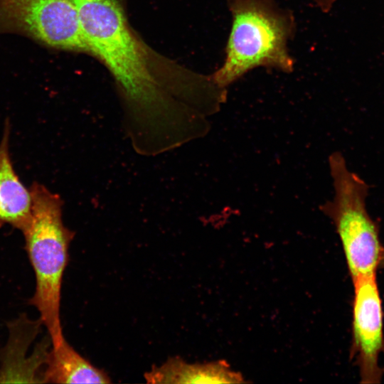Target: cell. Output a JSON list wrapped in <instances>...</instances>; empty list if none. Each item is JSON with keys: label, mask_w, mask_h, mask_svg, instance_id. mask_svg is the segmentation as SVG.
<instances>
[{"label": "cell", "mask_w": 384, "mask_h": 384, "mask_svg": "<svg viewBox=\"0 0 384 384\" xmlns=\"http://www.w3.org/2000/svg\"><path fill=\"white\" fill-rule=\"evenodd\" d=\"M90 53L112 73L122 99L127 132L151 135L180 118L181 85L156 70L151 54L127 19L122 0H70Z\"/></svg>", "instance_id": "cell-1"}, {"label": "cell", "mask_w": 384, "mask_h": 384, "mask_svg": "<svg viewBox=\"0 0 384 384\" xmlns=\"http://www.w3.org/2000/svg\"><path fill=\"white\" fill-rule=\"evenodd\" d=\"M232 24L222 65L211 75L227 89L259 67L284 73L294 70L287 44L294 36L296 21L291 10L277 0H228Z\"/></svg>", "instance_id": "cell-2"}, {"label": "cell", "mask_w": 384, "mask_h": 384, "mask_svg": "<svg viewBox=\"0 0 384 384\" xmlns=\"http://www.w3.org/2000/svg\"><path fill=\"white\" fill-rule=\"evenodd\" d=\"M30 191L31 216L22 231L36 277L29 303L38 311L52 346H57L65 338L60 314L61 287L75 233L63 223V203L58 194L37 182Z\"/></svg>", "instance_id": "cell-3"}, {"label": "cell", "mask_w": 384, "mask_h": 384, "mask_svg": "<svg viewBox=\"0 0 384 384\" xmlns=\"http://www.w3.org/2000/svg\"><path fill=\"white\" fill-rule=\"evenodd\" d=\"M329 165L334 195L319 208L335 225L352 279L375 274L384 247L366 208L369 186L348 169L340 151L329 156Z\"/></svg>", "instance_id": "cell-4"}, {"label": "cell", "mask_w": 384, "mask_h": 384, "mask_svg": "<svg viewBox=\"0 0 384 384\" xmlns=\"http://www.w3.org/2000/svg\"><path fill=\"white\" fill-rule=\"evenodd\" d=\"M0 17L50 47L90 53L70 0H0Z\"/></svg>", "instance_id": "cell-5"}, {"label": "cell", "mask_w": 384, "mask_h": 384, "mask_svg": "<svg viewBox=\"0 0 384 384\" xmlns=\"http://www.w3.org/2000/svg\"><path fill=\"white\" fill-rule=\"evenodd\" d=\"M353 351L359 368L361 383H380L383 371L379 357L384 351L382 302L376 274L353 279Z\"/></svg>", "instance_id": "cell-6"}, {"label": "cell", "mask_w": 384, "mask_h": 384, "mask_svg": "<svg viewBox=\"0 0 384 384\" xmlns=\"http://www.w3.org/2000/svg\"><path fill=\"white\" fill-rule=\"evenodd\" d=\"M10 125L5 124L0 142V228L10 225L21 232L31 216L32 198L16 174L9 153Z\"/></svg>", "instance_id": "cell-7"}, {"label": "cell", "mask_w": 384, "mask_h": 384, "mask_svg": "<svg viewBox=\"0 0 384 384\" xmlns=\"http://www.w3.org/2000/svg\"><path fill=\"white\" fill-rule=\"evenodd\" d=\"M149 383H237L241 377L222 362L188 363L178 357L168 359L159 366H154L144 374Z\"/></svg>", "instance_id": "cell-8"}, {"label": "cell", "mask_w": 384, "mask_h": 384, "mask_svg": "<svg viewBox=\"0 0 384 384\" xmlns=\"http://www.w3.org/2000/svg\"><path fill=\"white\" fill-rule=\"evenodd\" d=\"M42 382L52 383H111L108 375L78 353L64 338L46 356Z\"/></svg>", "instance_id": "cell-9"}, {"label": "cell", "mask_w": 384, "mask_h": 384, "mask_svg": "<svg viewBox=\"0 0 384 384\" xmlns=\"http://www.w3.org/2000/svg\"><path fill=\"white\" fill-rule=\"evenodd\" d=\"M380 268H384V248L382 252L380 262Z\"/></svg>", "instance_id": "cell-10"}]
</instances>
